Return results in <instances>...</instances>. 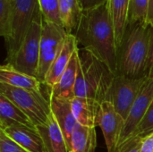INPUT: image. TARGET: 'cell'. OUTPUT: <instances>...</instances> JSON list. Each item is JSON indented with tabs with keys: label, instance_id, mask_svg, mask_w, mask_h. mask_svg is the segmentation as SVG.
I'll return each mask as SVG.
<instances>
[{
	"label": "cell",
	"instance_id": "6da1fadb",
	"mask_svg": "<svg viewBox=\"0 0 153 152\" xmlns=\"http://www.w3.org/2000/svg\"><path fill=\"white\" fill-rule=\"evenodd\" d=\"M78 45L101 61L116 75L117 72V47L108 2L83 10L75 33Z\"/></svg>",
	"mask_w": 153,
	"mask_h": 152
},
{
	"label": "cell",
	"instance_id": "7a4b0ae2",
	"mask_svg": "<svg viewBox=\"0 0 153 152\" xmlns=\"http://www.w3.org/2000/svg\"><path fill=\"white\" fill-rule=\"evenodd\" d=\"M150 25L137 22L128 23L122 41L117 47V72L129 78L146 75L149 51Z\"/></svg>",
	"mask_w": 153,
	"mask_h": 152
},
{
	"label": "cell",
	"instance_id": "3957f363",
	"mask_svg": "<svg viewBox=\"0 0 153 152\" xmlns=\"http://www.w3.org/2000/svg\"><path fill=\"white\" fill-rule=\"evenodd\" d=\"M79 51L78 69L74 86V95L103 103L108 101V92L114 74L97 57L87 50Z\"/></svg>",
	"mask_w": 153,
	"mask_h": 152
},
{
	"label": "cell",
	"instance_id": "277c9868",
	"mask_svg": "<svg viewBox=\"0 0 153 152\" xmlns=\"http://www.w3.org/2000/svg\"><path fill=\"white\" fill-rule=\"evenodd\" d=\"M0 94L9 99L37 126L47 125L51 116L50 102L42 92H36L0 83Z\"/></svg>",
	"mask_w": 153,
	"mask_h": 152
},
{
	"label": "cell",
	"instance_id": "5b68a950",
	"mask_svg": "<svg viewBox=\"0 0 153 152\" xmlns=\"http://www.w3.org/2000/svg\"><path fill=\"white\" fill-rule=\"evenodd\" d=\"M41 30L42 14L39 11L36 14L20 49L13 58L8 62V64L17 71L36 78L38 76V66L39 61Z\"/></svg>",
	"mask_w": 153,
	"mask_h": 152
},
{
	"label": "cell",
	"instance_id": "8992f818",
	"mask_svg": "<svg viewBox=\"0 0 153 152\" xmlns=\"http://www.w3.org/2000/svg\"><path fill=\"white\" fill-rule=\"evenodd\" d=\"M13 19L12 34L5 43L6 63L11 61L20 49L32 24L36 14L40 11L38 0H13Z\"/></svg>",
	"mask_w": 153,
	"mask_h": 152
},
{
	"label": "cell",
	"instance_id": "52a82bcc",
	"mask_svg": "<svg viewBox=\"0 0 153 152\" xmlns=\"http://www.w3.org/2000/svg\"><path fill=\"white\" fill-rule=\"evenodd\" d=\"M68 33L64 26L47 21L42 17V30L39 46L38 80L44 83L46 75L64 46Z\"/></svg>",
	"mask_w": 153,
	"mask_h": 152
},
{
	"label": "cell",
	"instance_id": "ba28073f",
	"mask_svg": "<svg viewBox=\"0 0 153 152\" xmlns=\"http://www.w3.org/2000/svg\"><path fill=\"white\" fill-rule=\"evenodd\" d=\"M149 76L141 78H129L122 74L114 76L108 101H110L117 112L126 120L130 109L135 99L141 93Z\"/></svg>",
	"mask_w": 153,
	"mask_h": 152
},
{
	"label": "cell",
	"instance_id": "9c48e42d",
	"mask_svg": "<svg viewBox=\"0 0 153 152\" xmlns=\"http://www.w3.org/2000/svg\"><path fill=\"white\" fill-rule=\"evenodd\" d=\"M125 119L117 112L110 101L100 105L99 126H100L108 152H115L125 125Z\"/></svg>",
	"mask_w": 153,
	"mask_h": 152
},
{
	"label": "cell",
	"instance_id": "30bf717a",
	"mask_svg": "<svg viewBox=\"0 0 153 152\" xmlns=\"http://www.w3.org/2000/svg\"><path fill=\"white\" fill-rule=\"evenodd\" d=\"M153 99V78H149L144 84L141 93L133 104L118 142L117 147L126 142L142 121Z\"/></svg>",
	"mask_w": 153,
	"mask_h": 152
},
{
	"label": "cell",
	"instance_id": "8fae6325",
	"mask_svg": "<svg viewBox=\"0 0 153 152\" xmlns=\"http://www.w3.org/2000/svg\"><path fill=\"white\" fill-rule=\"evenodd\" d=\"M49 102L51 112L64 134L69 152L72 145L73 133L79 125L72 110L71 100L49 97Z\"/></svg>",
	"mask_w": 153,
	"mask_h": 152
},
{
	"label": "cell",
	"instance_id": "7c38bea8",
	"mask_svg": "<svg viewBox=\"0 0 153 152\" xmlns=\"http://www.w3.org/2000/svg\"><path fill=\"white\" fill-rule=\"evenodd\" d=\"M78 47V41L76 39L75 35L68 34L63 47L56 56L46 75L43 84L48 86V89H51L58 82L62 74L65 73L67 65H69V62L74 53Z\"/></svg>",
	"mask_w": 153,
	"mask_h": 152
},
{
	"label": "cell",
	"instance_id": "4fadbf2b",
	"mask_svg": "<svg viewBox=\"0 0 153 152\" xmlns=\"http://www.w3.org/2000/svg\"><path fill=\"white\" fill-rule=\"evenodd\" d=\"M1 130H3L10 139L28 151L47 152L38 130H33L20 125H13Z\"/></svg>",
	"mask_w": 153,
	"mask_h": 152
},
{
	"label": "cell",
	"instance_id": "5bb4252c",
	"mask_svg": "<svg viewBox=\"0 0 153 152\" xmlns=\"http://www.w3.org/2000/svg\"><path fill=\"white\" fill-rule=\"evenodd\" d=\"M72 110L78 124L84 127L96 128L99 125L100 103L96 100L74 97L71 100Z\"/></svg>",
	"mask_w": 153,
	"mask_h": 152
},
{
	"label": "cell",
	"instance_id": "9a60e30c",
	"mask_svg": "<svg viewBox=\"0 0 153 152\" xmlns=\"http://www.w3.org/2000/svg\"><path fill=\"white\" fill-rule=\"evenodd\" d=\"M79 47L74 53L69 65H67L65 73L62 74L58 82L53 86L49 92V97H55L58 99L72 100L74 95V86L76 82V74L78 69L79 61Z\"/></svg>",
	"mask_w": 153,
	"mask_h": 152
},
{
	"label": "cell",
	"instance_id": "2e32d148",
	"mask_svg": "<svg viewBox=\"0 0 153 152\" xmlns=\"http://www.w3.org/2000/svg\"><path fill=\"white\" fill-rule=\"evenodd\" d=\"M0 83H4L27 90L42 92V82L40 81L36 77H32L17 71L8 63L4 64L0 67Z\"/></svg>",
	"mask_w": 153,
	"mask_h": 152
},
{
	"label": "cell",
	"instance_id": "e0dca14e",
	"mask_svg": "<svg viewBox=\"0 0 153 152\" xmlns=\"http://www.w3.org/2000/svg\"><path fill=\"white\" fill-rule=\"evenodd\" d=\"M47 152H68L64 134L51 113L49 122L44 125L37 126Z\"/></svg>",
	"mask_w": 153,
	"mask_h": 152
},
{
	"label": "cell",
	"instance_id": "ac0fdd59",
	"mask_svg": "<svg viewBox=\"0 0 153 152\" xmlns=\"http://www.w3.org/2000/svg\"><path fill=\"white\" fill-rule=\"evenodd\" d=\"M20 125L28 128L37 130L32 121L9 99L0 94V129Z\"/></svg>",
	"mask_w": 153,
	"mask_h": 152
},
{
	"label": "cell",
	"instance_id": "d6986e66",
	"mask_svg": "<svg viewBox=\"0 0 153 152\" xmlns=\"http://www.w3.org/2000/svg\"><path fill=\"white\" fill-rule=\"evenodd\" d=\"M130 0H108L109 13L113 22L117 47H118L128 24Z\"/></svg>",
	"mask_w": 153,
	"mask_h": 152
},
{
	"label": "cell",
	"instance_id": "ffe728a7",
	"mask_svg": "<svg viewBox=\"0 0 153 152\" xmlns=\"http://www.w3.org/2000/svg\"><path fill=\"white\" fill-rule=\"evenodd\" d=\"M58 4L64 28L68 34H74L82 13L79 0H58Z\"/></svg>",
	"mask_w": 153,
	"mask_h": 152
},
{
	"label": "cell",
	"instance_id": "44dd1931",
	"mask_svg": "<svg viewBox=\"0 0 153 152\" xmlns=\"http://www.w3.org/2000/svg\"><path fill=\"white\" fill-rule=\"evenodd\" d=\"M97 134L95 128L78 125L72 136V145L69 152H95Z\"/></svg>",
	"mask_w": 153,
	"mask_h": 152
},
{
	"label": "cell",
	"instance_id": "7402d4cb",
	"mask_svg": "<svg viewBox=\"0 0 153 152\" xmlns=\"http://www.w3.org/2000/svg\"><path fill=\"white\" fill-rule=\"evenodd\" d=\"M13 19V1L0 0V34L7 43L11 38Z\"/></svg>",
	"mask_w": 153,
	"mask_h": 152
},
{
	"label": "cell",
	"instance_id": "603a6c76",
	"mask_svg": "<svg viewBox=\"0 0 153 152\" xmlns=\"http://www.w3.org/2000/svg\"><path fill=\"white\" fill-rule=\"evenodd\" d=\"M153 133V99L150 105V107L148 108L147 112L145 113L144 116L143 117L142 121L140 122V124L137 125V127L135 128L134 132L133 133V134L130 136V138L125 142L123 144L134 142L135 140L138 139H144L147 136L151 135ZM122 144V145H123ZM121 145V146H122ZM120 147V146H119ZM118 148V147H117ZM117 150V149H116Z\"/></svg>",
	"mask_w": 153,
	"mask_h": 152
},
{
	"label": "cell",
	"instance_id": "cb8c5ba5",
	"mask_svg": "<svg viewBox=\"0 0 153 152\" xmlns=\"http://www.w3.org/2000/svg\"><path fill=\"white\" fill-rule=\"evenodd\" d=\"M149 0H130L128 23H147Z\"/></svg>",
	"mask_w": 153,
	"mask_h": 152
},
{
	"label": "cell",
	"instance_id": "d4e9b609",
	"mask_svg": "<svg viewBox=\"0 0 153 152\" xmlns=\"http://www.w3.org/2000/svg\"><path fill=\"white\" fill-rule=\"evenodd\" d=\"M43 19L62 25L58 0H38Z\"/></svg>",
	"mask_w": 153,
	"mask_h": 152
},
{
	"label": "cell",
	"instance_id": "484cf974",
	"mask_svg": "<svg viewBox=\"0 0 153 152\" xmlns=\"http://www.w3.org/2000/svg\"><path fill=\"white\" fill-rule=\"evenodd\" d=\"M0 152H30L12 139H10L5 133L0 129Z\"/></svg>",
	"mask_w": 153,
	"mask_h": 152
},
{
	"label": "cell",
	"instance_id": "4316f807",
	"mask_svg": "<svg viewBox=\"0 0 153 152\" xmlns=\"http://www.w3.org/2000/svg\"><path fill=\"white\" fill-rule=\"evenodd\" d=\"M146 75L153 78V26H150L149 51L146 64Z\"/></svg>",
	"mask_w": 153,
	"mask_h": 152
},
{
	"label": "cell",
	"instance_id": "83f0119b",
	"mask_svg": "<svg viewBox=\"0 0 153 152\" xmlns=\"http://www.w3.org/2000/svg\"><path fill=\"white\" fill-rule=\"evenodd\" d=\"M143 139H138L134 142L123 144L122 146L117 148L115 152H140Z\"/></svg>",
	"mask_w": 153,
	"mask_h": 152
},
{
	"label": "cell",
	"instance_id": "f1b7e54d",
	"mask_svg": "<svg viewBox=\"0 0 153 152\" xmlns=\"http://www.w3.org/2000/svg\"><path fill=\"white\" fill-rule=\"evenodd\" d=\"M107 2H108V0H79L80 5H81L82 11L99 7V6L106 4Z\"/></svg>",
	"mask_w": 153,
	"mask_h": 152
},
{
	"label": "cell",
	"instance_id": "f546056e",
	"mask_svg": "<svg viewBox=\"0 0 153 152\" xmlns=\"http://www.w3.org/2000/svg\"><path fill=\"white\" fill-rule=\"evenodd\" d=\"M140 152H153V133L143 139Z\"/></svg>",
	"mask_w": 153,
	"mask_h": 152
},
{
	"label": "cell",
	"instance_id": "4dcf8cb0",
	"mask_svg": "<svg viewBox=\"0 0 153 152\" xmlns=\"http://www.w3.org/2000/svg\"><path fill=\"white\" fill-rule=\"evenodd\" d=\"M147 24L153 26V0H149V12L147 17Z\"/></svg>",
	"mask_w": 153,
	"mask_h": 152
}]
</instances>
